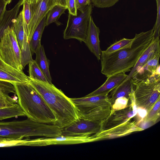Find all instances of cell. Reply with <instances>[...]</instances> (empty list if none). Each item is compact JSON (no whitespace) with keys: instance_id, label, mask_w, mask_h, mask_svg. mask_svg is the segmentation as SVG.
<instances>
[{"instance_id":"1","label":"cell","mask_w":160,"mask_h":160,"mask_svg":"<svg viewBox=\"0 0 160 160\" xmlns=\"http://www.w3.org/2000/svg\"><path fill=\"white\" fill-rule=\"evenodd\" d=\"M152 28L135 34L130 47L109 53L101 51V72L108 77L130 71L153 38Z\"/></svg>"},{"instance_id":"2","label":"cell","mask_w":160,"mask_h":160,"mask_svg":"<svg viewBox=\"0 0 160 160\" xmlns=\"http://www.w3.org/2000/svg\"><path fill=\"white\" fill-rule=\"evenodd\" d=\"M30 83L55 116V125L62 129L80 117L78 110L71 98L52 83L31 79Z\"/></svg>"},{"instance_id":"3","label":"cell","mask_w":160,"mask_h":160,"mask_svg":"<svg viewBox=\"0 0 160 160\" xmlns=\"http://www.w3.org/2000/svg\"><path fill=\"white\" fill-rule=\"evenodd\" d=\"M13 85L18 103L28 118L38 122L55 125V116L30 82Z\"/></svg>"},{"instance_id":"4","label":"cell","mask_w":160,"mask_h":160,"mask_svg":"<svg viewBox=\"0 0 160 160\" xmlns=\"http://www.w3.org/2000/svg\"><path fill=\"white\" fill-rule=\"evenodd\" d=\"M62 135L57 125L38 122L29 118L10 122L0 121V137L22 139L34 136L54 137Z\"/></svg>"},{"instance_id":"5","label":"cell","mask_w":160,"mask_h":160,"mask_svg":"<svg viewBox=\"0 0 160 160\" xmlns=\"http://www.w3.org/2000/svg\"><path fill=\"white\" fill-rule=\"evenodd\" d=\"M160 66L153 75L146 79L139 81L132 79L136 107L145 109L147 113L160 98Z\"/></svg>"},{"instance_id":"6","label":"cell","mask_w":160,"mask_h":160,"mask_svg":"<svg viewBox=\"0 0 160 160\" xmlns=\"http://www.w3.org/2000/svg\"><path fill=\"white\" fill-rule=\"evenodd\" d=\"M12 25L4 29L0 40V58L12 67L22 71L21 50Z\"/></svg>"},{"instance_id":"7","label":"cell","mask_w":160,"mask_h":160,"mask_svg":"<svg viewBox=\"0 0 160 160\" xmlns=\"http://www.w3.org/2000/svg\"><path fill=\"white\" fill-rule=\"evenodd\" d=\"M92 10V5L91 3L76 16L69 13L67 25L63 32L64 39H75L85 43Z\"/></svg>"},{"instance_id":"8","label":"cell","mask_w":160,"mask_h":160,"mask_svg":"<svg viewBox=\"0 0 160 160\" xmlns=\"http://www.w3.org/2000/svg\"><path fill=\"white\" fill-rule=\"evenodd\" d=\"M94 142L92 135L70 136L61 135L54 137L29 139V146H44L52 145L74 144Z\"/></svg>"},{"instance_id":"9","label":"cell","mask_w":160,"mask_h":160,"mask_svg":"<svg viewBox=\"0 0 160 160\" xmlns=\"http://www.w3.org/2000/svg\"><path fill=\"white\" fill-rule=\"evenodd\" d=\"M131 120L115 127L100 130L92 135L94 142L122 137L142 130L138 126L136 120Z\"/></svg>"},{"instance_id":"10","label":"cell","mask_w":160,"mask_h":160,"mask_svg":"<svg viewBox=\"0 0 160 160\" xmlns=\"http://www.w3.org/2000/svg\"><path fill=\"white\" fill-rule=\"evenodd\" d=\"M133 92V90L130 96L127 107L123 109L112 112L101 129L119 125L129 121L134 117L137 113V108L135 102Z\"/></svg>"},{"instance_id":"11","label":"cell","mask_w":160,"mask_h":160,"mask_svg":"<svg viewBox=\"0 0 160 160\" xmlns=\"http://www.w3.org/2000/svg\"><path fill=\"white\" fill-rule=\"evenodd\" d=\"M56 4V0H38L36 4H31V19L26 33L24 34L29 42L41 20L47 15L50 9Z\"/></svg>"},{"instance_id":"12","label":"cell","mask_w":160,"mask_h":160,"mask_svg":"<svg viewBox=\"0 0 160 160\" xmlns=\"http://www.w3.org/2000/svg\"><path fill=\"white\" fill-rule=\"evenodd\" d=\"M97 123L80 117L70 125L62 129V135L75 136L84 135H93L101 129Z\"/></svg>"},{"instance_id":"13","label":"cell","mask_w":160,"mask_h":160,"mask_svg":"<svg viewBox=\"0 0 160 160\" xmlns=\"http://www.w3.org/2000/svg\"><path fill=\"white\" fill-rule=\"evenodd\" d=\"M108 95L70 98L79 112V116L98 108L111 105Z\"/></svg>"},{"instance_id":"14","label":"cell","mask_w":160,"mask_h":160,"mask_svg":"<svg viewBox=\"0 0 160 160\" xmlns=\"http://www.w3.org/2000/svg\"><path fill=\"white\" fill-rule=\"evenodd\" d=\"M0 81L13 84L29 82L31 79L23 71H19L12 67L0 58Z\"/></svg>"},{"instance_id":"15","label":"cell","mask_w":160,"mask_h":160,"mask_svg":"<svg viewBox=\"0 0 160 160\" xmlns=\"http://www.w3.org/2000/svg\"><path fill=\"white\" fill-rule=\"evenodd\" d=\"M160 48L158 49L147 61L135 72L132 78L134 80L139 81L146 79L153 75L160 66L159 61Z\"/></svg>"},{"instance_id":"16","label":"cell","mask_w":160,"mask_h":160,"mask_svg":"<svg viewBox=\"0 0 160 160\" xmlns=\"http://www.w3.org/2000/svg\"><path fill=\"white\" fill-rule=\"evenodd\" d=\"M100 30L95 24L91 16L90 17L87 36L85 43L90 51L100 60L101 53L99 39Z\"/></svg>"},{"instance_id":"17","label":"cell","mask_w":160,"mask_h":160,"mask_svg":"<svg viewBox=\"0 0 160 160\" xmlns=\"http://www.w3.org/2000/svg\"><path fill=\"white\" fill-rule=\"evenodd\" d=\"M128 76V75L123 72L110 76L107 77L106 81L98 88L85 97L108 95L112 90L123 81Z\"/></svg>"},{"instance_id":"18","label":"cell","mask_w":160,"mask_h":160,"mask_svg":"<svg viewBox=\"0 0 160 160\" xmlns=\"http://www.w3.org/2000/svg\"><path fill=\"white\" fill-rule=\"evenodd\" d=\"M11 93H16L13 84L0 81V108L11 107L18 103V97H11Z\"/></svg>"},{"instance_id":"19","label":"cell","mask_w":160,"mask_h":160,"mask_svg":"<svg viewBox=\"0 0 160 160\" xmlns=\"http://www.w3.org/2000/svg\"><path fill=\"white\" fill-rule=\"evenodd\" d=\"M133 90V85L132 78L122 82L112 90L109 92V94H108V98L111 106L118 98L125 97L129 98Z\"/></svg>"},{"instance_id":"20","label":"cell","mask_w":160,"mask_h":160,"mask_svg":"<svg viewBox=\"0 0 160 160\" xmlns=\"http://www.w3.org/2000/svg\"><path fill=\"white\" fill-rule=\"evenodd\" d=\"M111 112V106L109 105L97 108L80 115V117L97 123L102 128Z\"/></svg>"},{"instance_id":"21","label":"cell","mask_w":160,"mask_h":160,"mask_svg":"<svg viewBox=\"0 0 160 160\" xmlns=\"http://www.w3.org/2000/svg\"><path fill=\"white\" fill-rule=\"evenodd\" d=\"M159 38L153 39L146 49L141 55L134 67L132 68L129 74L123 81L132 78L135 71L142 66L158 49L160 48Z\"/></svg>"},{"instance_id":"22","label":"cell","mask_w":160,"mask_h":160,"mask_svg":"<svg viewBox=\"0 0 160 160\" xmlns=\"http://www.w3.org/2000/svg\"><path fill=\"white\" fill-rule=\"evenodd\" d=\"M21 6V2L18 3L11 9L5 11L0 18V40L4 29L9 26H11L18 16Z\"/></svg>"},{"instance_id":"23","label":"cell","mask_w":160,"mask_h":160,"mask_svg":"<svg viewBox=\"0 0 160 160\" xmlns=\"http://www.w3.org/2000/svg\"><path fill=\"white\" fill-rule=\"evenodd\" d=\"M35 53L36 54L35 60L38 65L45 76L48 82L49 83H52L49 70V62L46 56L43 46L41 44L38 48Z\"/></svg>"},{"instance_id":"24","label":"cell","mask_w":160,"mask_h":160,"mask_svg":"<svg viewBox=\"0 0 160 160\" xmlns=\"http://www.w3.org/2000/svg\"><path fill=\"white\" fill-rule=\"evenodd\" d=\"M46 15L41 20L36 28L29 42L32 55L34 53L38 48L41 44V40L42 35L46 24Z\"/></svg>"},{"instance_id":"25","label":"cell","mask_w":160,"mask_h":160,"mask_svg":"<svg viewBox=\"0 0 160 160\" xmlns=\"http://www.w3.org/2000/svg\"><path fill=\"white\" fill-rule=\"evenodd\" d=\"M26 116L18 103L10 107L0 108V121L5 119Z\"/></svg>"},{"instance_id":"26","label":"cell","mask_w":160,"mask_h":160,"mask_svg":"<svg viewBox=\"0 0 160 160\" xmlns=\"http://www.w3.org/2000/svg\"><path fill=\"white\" fill-rule=\"evenodd\" d=\"M23 11H21L13 22L12 27L21 50L24 35L23 25Z\"/></svg>"},{"instance_id":"27","label":"cell","mask_w":160,"mask_h":160,"mask_svg":"<svg viewBox=\"0 0 160 160\" xmlns=\"http://www.w3.org/2000/svg\"><path fill=\"white\" fill-rule=\"evenodd\" d=\"M67 8L56 4L49 11L46 18V26L53 22L60 25L61 23L58 21L60 16L64 13Z\"/></svg>"},{"instance_id":"28","label":"cell","mask_w":160,"mask_h":160,"mask_svg":"<svg viewBox=\"0 0 160 160\" xmlns=\"http://www.w3.org/2000/svg\"><path fill=\"white\" fill-rule=\"evenodd\" d=\"M32 56L29 41L27 36L24 34L21 49V63L23 68L33 60Z\"/></svg>"},{"instance_id":"29","label":"cell","mask_w":160,"mask_h":160,"mask_svg":"<svg viewBox=\"0 0 160 160\" xmlns=\"http://www.w3.org/2000/svg\"><path fill=\"white\" fill-rule=\"evenodd\" d=\"M28 66L29 77L31 79L48 82L35 60H32L30 62Z\"/></svg>"},{"instance_id":"30","label":"cell","mask_w":160,"mask_h":160,"mask_svg":"<svg viewBox=\"0 0 160 160\" xmlns=\"http://www.w3.org/2000/svg\"><path fill=\"white\" fill-rule=\"evenodd\" d=\"M133 40L132 39L123 38L113 43L105 50L102 51L106 53H109L122 48L130 47Z\"/></svg>"},{"instance_id":"31","label":"cell","mask_w":160,"mask_h":160,"mask_svg":"<svg viewBox=\"0 0 160 160\" xmlns=\"http://www.w3.org/2000/svg\"><path fill=\"white\" fill-rule=\"evenodd\" d=\"M160 98L158 100L152 108L147 113L142 121L152 122L155 124L160 118Z\"/></svg>"},{"instance_id":"32","label":"cell","mask_w":160,"mask_h":160,"mask_svg":"<svg viewBox=\"0 0 160 160\" xmlns=\"http://www.w3.org/2000/svg\"><path fill=\"white\" fill-rule=\"evenodd\" d=\"M23 6V25L24 33L26 34L31 17V4L27 2H25Z\"/></svg>"},{"instance_id":"33","label":"cell","mask_w":160,"mask_h":160,"mask_svg":"<svg viewBox=\"0 0 160 160\" xmlns=\"http://www.w3.org/2000/svg\"><path fill=\"white\" fill-rule=\"evenodd\" d=\"M157 6V14L155 24L152 28L153 39L159 38L160 30V0H155Z\"/></svg>"},{"instance_id":"34","label":"cell","mask_w":160,"mask_h":160,"mask_svg":"<svg viewBox=\"0 0 160 160\" xmlns=\"http://www.w3.org/2000/svg\"><path fill=\"white\" fill-rule=\"evenodd\" d=\"M129 99L125 97L117 98L111 106L112 112L126 108L128 104Z\"/></svg>"},{"instance_id":"35","label":"cell","mask_w":160,"mask_h":160,"mask_svg":"<svg viewBox=\"0 0 160 160\" xmlns=\"http://www.w3.org/2000/svg\"><path fill=\"white\" fill-rule=\"evenodd\" d=\"M119 0H91L92 6L99 8H104L114 6Z\"/></svg>"},{"instance_id":"36","label":"cell","mask_w":160,"mask_h":160,"mask_svg":"<svg viewBox=\"0 0 160 160\" xmlns=\"http://www.w3.org/2000/svg\"><path fill=\"white\" fill-rule=\"evenodd\" d=\"M75 2L77 9L81 12L91 3V0H75Z\"/></svg>"},{"instance_id":"37","label":"cell","mask_w":160,"mask_h":160,"mask_svg":"<svg viewBox=\"0 0 160 160\" xmlns=\"http://www.w3.org/2000/svg\"><path fill=\"white\" fill-rule=\"evenodd\" d=\"M69 13L74 16L77 15V9L76 8L75 0H69L67 5Z\"/></svg>"},{"instance_id":"38","label":"cell","mask_w":160,"mask_h":160,"mask_svg":"<svg viewBox=\"0 0 160 160\" xmlns=\"http://www.w3.org/2000/svg\"><path fill=\"white\" fill-rule=\"evenodd\" d=\"M8 4L7 0H0V18L6 10V7Z\"/></svg>"},{"instance_id":"39","label":"cell","mask_w":160,"mask_h":160,"mask_svg":"<svg viewBox=\"0 0 160 160\" xmlns=\"http://www.w3.org/2000/svg\"><path fill=\"white\" fill-rule=\"evenodd\" d=\"M57 4L67 8V5L66 0H56Z\"/></svg>"},{"instance_id":"40","label":"cell","mask_w":160,"mask_h":160,"mask_svg":"<svg viewBox=\"0 0 160 160\" xmlns=\"http://www.w3.org/2000/svg\"><path fill=\"white\" fill-rule=\"evenodd\" d=\"M38 0H22L21 5H22L25 2H27L31 4H36Z\"/></svg>"},{"instance_id":"41","label":"cell","mask_w":160,"mask_h":160,"mask_svg":"<svg viewBox=\"0 0 160 160\" xmlns=\"http://www.w3.org/2000/svg\"><path fill=\"white\" fill-rule=\"evenodd\" d=\"M9 138L0 137V142L7 140Z\"/></svg>"},{"instance_id":"42","label":"cell","mask_w":160,"mask_h":160,"mask_svg":"<svg viewBox=\"0 0 160 160\" xmlns=\"http://www.w3.org/2000/svg\"><path fill=\"white\" fill-rule=\"evenodd\" d=\"M13 0H7L8 4H10Z\"/></svg>"},{"instance_id":"43","label":"cell","mask_w":160,"mask_h":160,"mask_svg":"<svg viewBox=\"0 0 160 160\" xmlns=\"http://www.w3.org/2000/svg\"><path fill=\"white\" fill-rule=\"evenodd\" d=\"M69 0H66L67 3H68Z\"/></svg>"}]
</instances>
